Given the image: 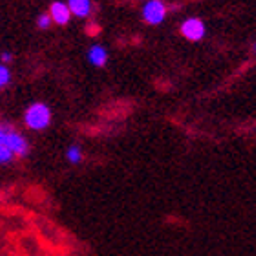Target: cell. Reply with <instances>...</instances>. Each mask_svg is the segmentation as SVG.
<instances>
[{
	"instance_id": "1",
	"label": "cell",
	"mask_w": 256,
	"mask_h": 256,
	"mask_svg": "<svg viewBox=\"0 0 256 256\" xmlns=\"http://www.w3.org/2000/svg\"><path fill=\"white\" fill-rule=\"evenodd\" d=\"M24 123L30 130L40 132L52 124V110L44 102H33L24 114Z\"/></svg>"
},
{
	"instance_id": "2",
	"label": "cell",
	"mask_w": 256,
	"mask_h": 256,
	"mask_svg": "<svg viewBox=\"0 0 256 256\" xmlns=\"http://www.w3.org/2000/svg\"><path fill=\"white\" fill-rule=\"evenodd\" d=\"M6 128V143H8V148L13 154V158H26L30 154V143L28 139L22 136L20 132H16L11 124H4Z\"/></svg>"
},
{
	"instance_id": "3",
	"label": "cell",
	"mask_w": 256,
	"mask_h": 256,
	"mask_svg": "<svg viewBox=\"0 0 256 256\" xmlns=\"http://www.w3.org/2000/svg\"><path fill=\"white\" fill-rule=\"evenodd\" d=\"M166 16V6L161 0H148L143 8V18L150 26H160L163 24Z\"/></svg>"
},
{
	"instance_id": "4",
	"label": "cell",
	"mask_w": 256,
	"mask_h": 256,
	"mask_svg": "<svg viewBox=\"0 0 256 256\" xmlns=\"http://www.w3.org/2000/svg\"><path fill=\"white\" fill-rule=\"evenodd\" d=\"M205 33H207L205 24H203V20H200V18H187V20L182 24V35L185 38H188V40H192V42L202 40V38L205 37Z\"/></svg>"
},
{
	"instance_id": "5",
	"label": "cell",
	"mask_w": 256,
	"mask_h": 256,
	"mask_svg": "<svg viewBox=\"0 0 256 256\" xmlns=\"http://www.w3.org/2000/svg\"><path fill=\"white\" fill-rule=\"evenodd\" d=\"M48 15L52 18V22H55L57 26H66L70 22V18H72V13H70L66 2H54L52 8H50Z\"/></svg>"
},
{
	"instance_id": "6",
	"label": "cell",
	"mask_w": 256,
	"mask_h": 256,
	"mask_svg": "<svg viewBox=\"0 0 256 256\" xmlns=\"http://www.w3.org/2000/svg\"><path fill=\"white\" fill-rule=\"evenodd\" d=\"M66 6H68L72 16L86 18L92 15V0H68Z\"/></svg>"
},
{
	"instance_id": "7",
	"label": "cell",
	"mask_w": 256,
	"mask_h": 256,
	"mask_svg": "<svg viewBox=\"0 0 256 256\" xmlns=\"http://www.w3.org/2000/svg\"><path fill=\"white\" fill-rule=\"evenodd\" d=\"M88 60H90L92 66H96V68H102V66H106L108 62V52L104 46L101 44H94L90 50H88Z\"/></svg>"
},
{
	"instance_id": "8",
	"label": "cell",
	"mask_w": 256,
	"mask_h": 256,
	"mask_svg": "<svg viewBox=\"0 0 256 256\" xmlns=\"http://www.w3.org/2000/svg\"><path fill=\"white\" fill-rule=\"evenodd\" d=\"M11 160H13V154L10 152L8 143H6V128L4 124H0V165H8Z\"/></svg>"
},
{
	"instance_id": "9",
	"label": "cell",
	"mask_w": 256,
	"mask_h": 256,
	"mask_svg": "<svg viewBox=\"0 0 256 256\" xmlns=\"http://www.w3.org/2000/svg\"><path fill=\"white\" fill-rule=\"evenodd\" d=\"M66 160L72 163V165H79L82 161V150H80L79 144H72L68 150H66Z\"/></svg>"
},
{
	"instance_id": "10",
	"label": "cell",
	"mask_w": 256,
	"mask_h": 256,
	"mask_svg": "<svg viewBox=\"0 0 256 256\" xmlns=\"http://www.w3.org/2000/svg\"><path fill=\"white\" fill-rule=\"evenodd\" d=\"M11 82V70L10 66L0 62V88H6V86Z\"/></svg>"
},
{
	"instance_id": "11",
	"label": "cell",
	"mask_w": 256,
	"mask_h": 256,
	"mask_svg": "<svg viewBox=\"0 0 256 256\" xmlns=\"http://www.w3.org/2000/svg\"><path fill=\"white\" fill-rule=\"evenodd\" d=\"M52 26V18H50L48 13H42V15L37 16V28L38 30H48Z\"/></svg>"
},
{
	"instance_id": "12",
	"label": "cell",
	"mask_w": 256,
	"mask_h": 256,
	"mask_svg": "<svg viewBox=\"0 0 256 256\" xmlns=\"http://www.w3.org/2000/svg\"><path fill=\"white\" fill-rule=\"evenodd\" d=\"M0 60H2V64H6V66H8V64L13 60V55H11L10 52H2V54H0Z\"/></svg>"
},
{
	"instance_id": "13",
	"label": "cell",
	"mask_w": 256,
	"mask_h": 256,
	"mask_svg": "<svg viewBox=\"0 0 256 256\" xmlns=\"http://www.w3.org/2000/svg\"><path fill=\"white\" fill-rule=\"evenodd\" d=\"M254 52H256V44H254Z\"/></svg>"
}]
</instances>
